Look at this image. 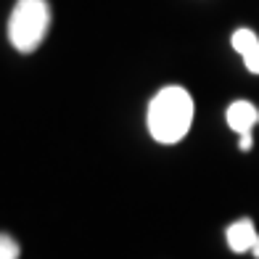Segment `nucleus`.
I'll list each match as a JSON object with an SVG mask.
<instances>
[{
	"instance_id": "nucleus-6",
	"label": "nucleus",
	"mask_w": 259,
	"mask_h": 259,
	"mask_svg": "<svg viewBox=\"0 0 259 259\" xmlns=\"http://www.w3.org/2000/svg\"><path fill=\"white\" fill-rule=\"evenodd\" d=\"M0 259H19V243L3 233H0Z\"/></svg>"
},
{
	"instance_id": "nucleus-5",
	"label": "nucleus",
	"mask_w": 259,
	"mask_h": 259,
	"mask_svg": "<svg viewBox=\"0 0 259 259\" xmlns=\"http://www.w3.org/2000/svg\"><path fill=\"white\" fill-rule=\"evenodd\" d=\"M230 42H233V48L238 51L241 56L246 53V51H251L254 45L259 42V37L251 32V29H238V32H233V37H230Z\"/></svg>"
},
{
	"instance_id": "nucleus-8",
	"label": "nucleus",
	"mask_w": 259,
	"mask_h": 259,
	"mask_svg": "<svg viewBox=\"0 0 259 259\" xmlns=\"http://www.w3.org/2000/svg\"><path fill=\"white\" fill-rule=\"evenodd\" d=\"M251 143H254V140H251V133H243V135H241V151H249Z\"/></svg>"
},
{
	"instance_id": "nucleus-7",
	"label": "nucleus",
	"mask_w": 259,
	"mask_h": 259,
	"mask_svg": "<svg viewBox=\"0 0 259 259\" xmlns=\"http://www.w3.org/2000/svg\"><path fill=\"white\" fill-rule=\"evenodd\" d=\"M243 64H246V69H249L251 74H259V42L254 45L251 51L243 53Z\"/></svg>"
},
{
	"instance_id": "nucleus-2",
	"label": "nucleus",
	"mask_w": 259,
	"mask_h": 259,
	"mask_svg": "<svg viewBox=\"0 0 259 259\" xmlns=\"http://www.w3.org/2000/svg\"><path fill=\"white\" fill-rule=\"evenodd\" d=\"M51 27V8L45 0H19L8 19V40L19 53L37 51Z\"/></svg>"
},
{
	"instance_id": "nucleus-1",
	"label": "nucleus",
	"mask_w": 259,
	"mask_h": 259,
	"mask_svg": "<svg viewBox=\"0 0 259 259\" xmlns=\"http://www.w3.org/2000/svg\"><path fill=\"white\" fill-rule=\"evenodd\" d=\"M193 124V98L185 88H161L148 106V133L156 143H180Z\"/></svg>"
},
{
	"instance_id": "nucleus-9",
	"label": "nucleus",
	"mask_w": 259,
	"mask_h": 259,
	"mask_svg": "<svg viewBox=\"0 0 259 259\" xmlns=\"http://www.w3.org/2000/svg\"><path fill=\"white\" fill-rule=\"evenodd\" d=\"M251 254H254V256H256V259H259V238H256V243H254V246H251Z\"/></svg>"
},
{
	"instance_id": "nucleus-3",
	"label": "nucleus",
	"mask_w": 259,
	"mask_h": 259,
	"mask_svg": "<svg viewBox=\"0 0 259 259\" xmlns=\"http://www.w3.org/2000/svg\"><path fill=\"white\" fill-rule=\"evenodd\" d=\"M228 246L235 251V254H243V251H251V246L256 243V228L251 220H238L233 222V225L228 228Z\"/></svg>"
},
{
	"instance_id": "nucleus-4",
	"label": "nucleus",
	"mask_w": 259,
	"mask_h": 259,
	"mask_svg": "<svg viewBox=\"0 0 259 259\" xmlns=\"http://www.w3.org/2000/svg\"><path fill=\"white\" fill-rule=\"evenodd\" d=\"M256 119H259V111L254 109L249 101L230 103V109H228V124H230L233 133H238V135L251 133V127L256 124Z\"/></svg>"
}]
</instances>
